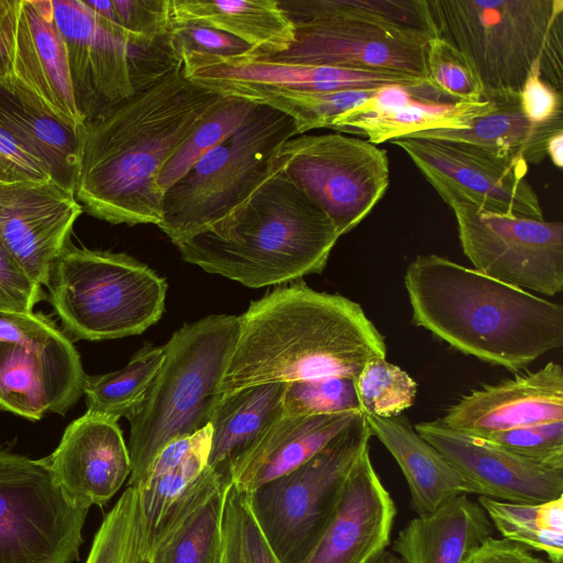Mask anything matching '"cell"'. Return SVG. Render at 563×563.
<instances>
[{
  "instance_id": "cell-1",
  "label": "cell",
  "mask_w": 563,
  "mask_h": 563,
  "mask_svg": "<svg viewBox=\"0 0 563 563\" xmlns=\"http://www.w3.org/2000/svg\"><path fill=\"white\" fill-rule=\"evenodd\" d=\"M224 97L188 80L183 64L104 115L80 136L75 196L111 224H158L157 176L181 142Z\"/></svg>"
},
{
  "instance_id": "cell-2",
  "label": "cell",
  "mask_w": 563,
  "mask_h": 563,
  "mask_svg": "<svg viewBox=\"0 0 563 563\" xmlns=\"http://www.w3.org/2000/svg\"><path fill=\"white\" fill-rule=\"evenodd\" d=\"M239 320L221 394L327 376L355 379L368 361L387 355L384 335L357 302L302 282L252 301Z\"/></svg>"
},
{
  "instance_id": "cell-3",
  "label": "cell",
  "mask_w": 563,
  "mask_h": 563,
  "mask_svg": "<svg viewBox=\"0 0 563 563\" xmlns=\"http://www.w3.org/2000/svg\"><path fill=\"white\" fill-rule=\"evenodd\" d=\"M412 322L455 350L518 372L563 345V307L446 257L418 255L404 276Z\"/></svg>"
},
{
  "instance_id": "cell-4",
  "label": "cell",
  "mask_w": 563,
  "mask_h": 563,
  "mask_svg": "<svg viewBox=\"0 0 563 563\" xmlns=\"http://www.w3.org/2000/svg\"><path fill=\"white\" fill-rule=\"evenodd\" d=\"M339 234L332 221L275 172L244 202L177 245L207 273L260 288L320 274Z\"/></svg>"
},
{
  "instance_id": "cell-5",
  "label": "cell",
  "mask_w": 563,
  "mask_h": 563,
  "mask_svg": "<svg viewBox=\"0 0 563 563\" xmlns=\"http://www.w3.org/2000/svg\"><path fill=\"white\" fill-rule=\"evenodd\" d=\"M439 36L474 65L484 95L519 92L533 68L562 91L563 0H427Z\"/></svg>"
},
{
  "instance_id": "cell-6",
  "label": "cell",
  "mask_w": 563,
  "mask_h": 563,
  "mask_svg": "<svg viewBox=\"0 0 563 563\" xmlns=\"http://www.w3.org/2000/svg\"><path fill=\"white\" fill-rule=\"evenodd\" d=\"M239 329V317L211 314L185 324L164 345L165 357L156 377L142 404L128 417L129 486L139 483L165 445L210 423Z\"/></svg>"
},
{
  "instance_id": "cell-7",
  "label": "cell",
  "mask_w": 563,
  "mask_h": 563,
  "mask_svg": "<svg viewBox=\"0 0 563 563\" xmlns=\"http://www.w3.org/2000/svg\"><path fill=\"white\" fill-rule=\"evenodd\" d=\"M46 286L64 328L81 340L140 334L165 310V279L125 253L66 246Z\"/></svg>"
},
{
  "instance_id": "cell-8",
  "label": "cell",
  "mask_w": 563,
  "mask_h": 563,
  "mask_svg": "<svg viewBox=\"0 0 563 563\" xmlns=\"http://www.w3.org/2000/svg\"><path fill=\"white\" fill-rule=\"evenodd\" d=\"M295 135L289 115L256 102L232 135L163 192L157 227L176 246L207 230L276 172V151Z\"/></svg>"
},
{
  "instance_id": "cell-9",
  "label": "cell",
  "mask_w": 563,
  "mask_h": 563,
  "mask_svg": "<svg viewBox=\"0 0 563 563\" xmlns=\"http://www.w3.org/2000/svg\"><path fill=\"white\" fill-rule=\"evenodd\" d=\"M77 110L85 123L148 88L183 62L170 32L146 36L93 12L84 0H52Z\"/></svg>"
},
{
  "instance_id": "cell-10",
  "label": "cell",
  "mask_w": 563,
  "mask_h": 563,
  "mask_svg": "<svg viewBox=\"0 0 563 563\" xmlns=\"http://www.w3.org/2000/svg\"><path fill=\"white\" fill-rule=\"evenodd\" d=\"M295 26L291 46L269 59L404 73L427 79L431 36L383 21L380 0H278Z\"/></svg>"
},
{
  "instance_id": "cell-11",
  "label": "cell",
  "mask_w": 563,
  "mask_h": 563,
  "mask_svg": "<svg viewBox=\"0 0 563 563\" xmlns=\"http://www.w3.org/2000/svg\"><path fill=\"white\" fill-rule=\"evenodd\" d=\"M371 437L361 411L311 459L249 493L256 521L282 563H302L312 551Z\"/></svg>"
},
{
  "instance_id": "cell-12",
  "label": "cell",
  "mask_w": 563,
  "mask_h": 563,
  "mask_svg": "<svg viewBox=\"0 0 563 563\" xmlns=\"http://www.w3.org/2000/svg\"><path fill=\"white\" fill-rule=\"evenodd\" d=\"M272 165L332 221L339 236L371 213L389 185L387 153L341 132L297 134L278 147Z\"/></svg>"
},
{
  "instance_id": "cell-13",
  "label": "cell",
  "mask_w": 563,
  "mask_h": 563,
  "mask_svg": "<svg viewBox=\"0 0 563 563\" xmlns=\"http://www.w3.org/2000/svg\"><path fill=\"white\" fill-rule=\"evenodd\" d=\"M88 510L74 508L44 459L0 449V563H71Z\"/></svg>"
},
{
  "instance_id": "cell-14",
  "label": "cell",
  "mask_w": 563,
  "mask_h": 563,
  "mask_svg": "<svg viewBox=\"0 0 563 563\" xmlns=\"http://www.w3.org/2000/svg\"><path fill=\"white\" fill-rule=\"evenodd\" d=\"M438 194L453 210L463 253L476 271L530 292L563 290L561 221L495 213L452 192Z\"/></svg>"
},
{
  "instance_id": "cell-15",
  "label": "cell",
  "mask_w": 563,
  "mask_h": 563,
  "mask_svg": "<svg viewBox=\"0 0 563 563\" xmlns=\"http://www.w3.org/2000/svg\"><path fill=\"white\" fill-rule=\"evenodd\" d=\"M0 87L64 125L82 130L52 0H0Z\"/></svg>"
},
{
  "instance_id": "cell-16",
  "label": "cell",
  "mask_w": 563,
  "mask_h": 563,
  "mask_svg": "<svg viewBox=\"0 0 563 563\" xmlns=\"http://www.w3.org/2000/svg\"><path fill=\"white\" fill-rule=\"evenodd\" d=\"M400 147L430 185L500 214L543 220L538 195L526 179L523 158L500 157L485 148L445 140L399 137Z\"/></svg>"
},
{
  "instance_id": "cell-17",
  "label": "cell",
  "mask_w": 563,
  "mask_h": 563,
  "mask_svg": "<svg viewBox=\"0 0 563 563\" xmlns=\"http://www.w3.org/2000/svg\"><path fill=\"white\" fill-rule=\"evenodd\" d=\"M185 77L222 97L254 102L284 92H323L379 89L387 86L421 87L427 79L390 70L351 69L269 59L184 54Z\"/></svg>"
},
{
  "instance_id": "cell-18",
  "label": "cell",
  "mask_w": 563,
  "mask_h": 563,
  "mask_svg": "<svg viewBox=\"0 0 563 563\" xmlns=\"http://www.w3.org/2000/svg\"><path fill=\"white\" fill-rule=\"evenodd\" d=\"M413 428L460 474L467 494L518 504H541L563 496V466L515 455L452 430L440 419Z\"/></svg>"
},
{
  "instance_id": "cell-19",
  "label": "cell",
  "mask_w": 563,
  "mask_h": 563,
  "mask_svg": "<svg viewBox=\"0 0 563 563\" xmlns=\"http://www.w3.org/2000/svg\"><path fill=\"white\" fill-rule=\"evenodd\" d=\"M84 209L53 179L0 183V240L27 276L47 285Z\"/></svg>"
},
{
  "instance_id": "cell-20",
  "label": "cell",
  "mask_w": 563,
  "mask_h": 563,
  "mask_svg": "<svg viewBox=\"0 0 563 563\" xmlns=\"http://www.w3.org/2000/svg\"><path fill=\"white\" fill-rule=\"evenodd\" d=\"M44 461L68 504L85 510L106 505L132 471L118 421L88 412L66 428Z\"/></svg>"
},
{
  "instance_id": "cell-21",
  "label": "cell",
  "mask_w": 563,
  "mask_h": 563,
  "mask_svg": "<svg viewBox=\"0 0 563 563\" xmlns=\"http://www.w3.org/2000/svg\"><path fill=\"white\" fill-rule=\"evenodd\" d=\"M440 421L472 438L563 421V368L549 362L537 371L482 385L450 406Z\"/></svg>"
},
{
  "instance_id": "cell-22",
  "label": "cell",
  "mask_w": 563,
  "mask_h": 563,
  "mask_svg": "<svg viewBox=\"0 0 563 563\" xmlns=\"http://www.w3.org/2000/svg\"><path fill=\"white\" fill-rule=\"evenodd\" d=\"M397 508L375 471L369 449L356 461L336 507L302 563H371L390 542Z\"/></svg>"
},
{
  "instance_id": "cell-23",
  "label": "cell",
  "mask_w": 563,
  "mask_h": 563,
  "mask_svg": "<svg viewBox=\"0 0 563 563\" xmlns=\"http://www.w3.org/2000/svg\"><path fill=\"white\" fill-rule=\"evenodd\" d=\"M484 97L476 102L455 101L430 84L387 86L336 117L330 129L362 134L375 145L418 132L468 129L475 119L494 108V100Z\"/></svg>"
},
{
  "instance_id": "cell-24",
  "label": "cell",
  "mask_w": 563,
  "mask_h": 563,
  "mask_svg": "<svg viewBox=\"0 0 563 563\" xmlns=\"http://www.w3.org/2000/svg\"><path fill=\"white\" fill-rule=\"evenodd\" d=\"M80 356L73 343L40 349L0 341V406L31 420L65 413L84 393Z\"/></svg>"
},
{
  "instance_id": "cell-25",
  "label": "cell",
  "mask_w": 563,
  "mask_h": 563,
  "mask_svg": "<svg viewBox=\"0 0 563 563\" xmlns=\"http://www.w3.org/2000/svg\"><path fill=\"white\" fill-rule=\"evenodd\" d=\"M230 483L207 467L194 493L164 516L147 547L148 563H220Z\"/></svg>"
},
{
  "instance_id": "cell-26",
  "label": "cell",
  "mask_w": 563,
  "mask_h": 563,
  "mask_svg": "<svg viewBox=\"0 0 563 563\" xmlns=\"http://www.w3.org/2000/svg\"><path fill=\"white\" fill-rule=\"evenodd\" d=\"M361 411L286 416L232 470L231 483L247 493L277 478L321 451Z\"/></svg>"
},
{
  "instance_id": "cell-27",
  "label": "cell",
  "mask_w": 563,
  "mask_h": 563,
  "mask_svg": "<svg viewBox=\"0 0 563 563\" xmlns=\"http://www.w3.org/2000/svg\"><path fill=\"white\" fill-rule=\"evenodd\" d=\"M493 529L483 507L461 494L411 519L398 532L393 550L402 563H462Z\"/></svg>"
},
{
  "instance_id": "cell-28",
  "label": "cell",
  "mask_w": 563,
  "mask_h": 563,
  "mask_svg": "<svg viewBox=\"0 0 563 563\" xmlns=\"http://www.w3.org/2000/svg\"><path fill=\"white\" fill-rule=\"evenodd\" d=\"M287 384H260L221 394L210 419L209 468L231 481L234 466L282 418Z\"/></svg>"
},
{
  "instance_id": "cell-29",
  "label": "cell",
  "mask_w": 563,
  "mask_h": 563,
  "mask_svg": "<svg viewBox=\"0 0 563 563\" xmlns=\"http://www.w3.org/2000/svg\"><path fill=\"white\" fill-rule=\"evenodd\" d=\"M170 21L192 22L224 32L251 48L250 58L286 52L295 26L278 0H170Z\"/></svg>"
},
{
  "instance_id": "cell-30",
  "label": "cell",
  "mask_w": 563,
  "mask_h": 563,
  "mask_svg": "<svg viewBox=\"0 0 563 563\" xmlns=\"http://www.w3.org/2000/svg\"><path fill=\"white\" fill-rule=\"evenodd\" d=\"M372 432L393 455L408 484L417 515L434 510L445 500L466 494L464 481L445 457L412 427L405 416H366Z\"/></svg>"
},
{
  "instance_id": "cell-31",
  "label": "cell",
  "mask_w": 563,
  "mask_h": 563,
  "mask_svg": "<svg viewBox=\"0 0 563 563\" xmlns=\"http://www.w3.org/2000/svg\"><path fill=\"white\" fill-rule=\"evenodd\" d=\"M211 432L209 423L191 435L169 442L132 486L139 493L146 550L166 512L192 492L207 468Z\"/></svg>"
},
{
  "instance_id": "cell-32",
  "label": "cell",
  "mask_w": 563,
  "mask_h": 563,
  "mask_svg": "<svg viewBox=\"0 0 563 563\" xmlns=\"http://www.w3.org/2000/svg\"><path fill=\"white\" fill-rule=\"evenodd\" d=\"M494 100V108L475 119L468 129L432 130L407 137L434 139L475 145L509 158H523L538 164L547 157V143L563 123L538 124L529 120L521 108L519 92L484 95Z\"/></svg>"
},
{
  "instance_id": "cell-33",
  "label": "cell",
  "mask_w": 563,
  "mask_h": 563,
  "mask_svg": "<svg viewBox=\"0 0 563 563\" xmlns=\"http://www.w3.org/2000/svg\"><path fill=\"white\" fill-rule=\"evenodd\" d=\"M0 126L45 167L54 181L75 194L81 131L23 103L1 87Z\"/></svg>"
},
{
  "instance_id": "cell-34",
  "label": "cell",
  "mask_w": 563,
  "mask_h": 563,
  "mask_svg": "<svg viewBox=\"0 0 563 563\" xmlns=\"http://www.w3.org/2000/svg\"><path fill=\"white\" fill-rule=\"evenodd\" d=\"M165 357L164 346L144 345L121 369L87 376L82 390L90 415L118 421L142 404Z\"/></svg>"
},
{
  "instance_id": "cell-35",
  "label": "cell",
  "mask_w": 563,
  "mask_h": 563,
  "mask_svg": "<svg viewBox=\"0 0 563 563\" xmlns=\"http://www.w3.org/2000/svg\"><path fill=\"white\" fill-rule=\"evenodd\" d=\"M503 538L541 551L551 563H563V496L541 504H518L479 497Z\"/></svg>"
},
{
  "instance_id": "cell-36",
  "label": "cell",
  "mask_w": 563,
  "mask_h": 563,
  "mask_svg": "<svg viewBox=\"0 0 563 563\" xmlns=\"http://www.w3.org/2000/svg\"><path fill=\"white\" fill-rule=\"evenodd\" d=\"M256 102L224 97L181 142L163 165L156 187L159 192L169 188L191 169L207 153L232 135L243 123Z\"/></svg>"
},
{
  "instance_id": "cell-37",
  "label": "cell",
  "mask_w": 563,
  "mask_h": 563,
  "mask_svg": "<svg viewBox=\"0 0 563 563\" xmlns=\"http://www.w3.org/2000/svg\"><path fill=\"white\" fill-rule=\"evenodd\" d=\"M145 558L139 493L128 486L99 527L86 563H142Z\"/></svg>"
},
{
  "instance_id": "cell-38",
  "label": "cell",
  "mask_w": 563,
  "mask_h": 563,
  "mask_svg": "<svg viewBox=\"0 0 563 563\" xmlns=\"http://www.w3.org/2000/svg\"><path fill=\"white\" fill-rule=\"evenodd\" d=\"M220 563H282L256 521L249 493L232 483L224 498Z\"/></svg>"
},
{
  "instance_id": "cell-39",
  "label": "cell",
  "mask_w": 563,
  "mask_h": 563,
  "mask_svg": "<svg viewBox=\"0 0 563 563\" xmlns=\"http://www.w3.org/2000/svg\"><path fill=\"white\" fill-rule=\"evenodd\" d=\"M361 411L366 416L391 418L416 400L417 383L386 358L368 361L354 379Z\"/></svg>"
},
{
  "instance_id": "cell-40",
  "label": "cell",
  "mask_w": 563,
  "mask_h": 563,
  "mask_svg": "<svg viewBox=\"0 0 563 563\" xmlns=\"http://www.w3.org/2000/svg\"><path fill=\"white\" fill-rule=\"evenodd\" d=\"M377 90L284 92L266 97L258 103L289 115L295 122L297 134H303L317 129H330L336 117L362 104Z\"/></svg>"
},
{
  "instance_id": "cell-41",
  "label": "cell",
  "mask_w": 563,
  "mask_h": 563,
  "mask_svg": "<svg viewBox=\"0 0 563 563\" xmlns=\"http://www.w3.org/2000/svg\"><path fill=\"white\" fill-rule=\"evenodd\" d=\"M426 65L427 81L450 99L476 102L485 98L484 86L470 58L444 37L429 41Z\"/></svg>"
},
{
  "instance_id": "cell-42",
  "label": "cell",
  "mask_w": 563,
  "mask_h": 563,
  "mask_svg": "<svg viewBox=\"0 0 563 563\" xmlns=\"http://www.w3.org/2000/svg\"><path fill=\"white\" fill-rule=\"evenodd\" d=\"M361 411L354 378L327 376L287 384L284 396L286 416Z\"/></svg>"
},
{
  "instance_id": "cell-43",
  "label": "cell",
  "mask_w": 563,
  "mask_h": 563,
  "mask_svg": "<svg viewBox=\"0 0 563 563\" xmlns=\"http://www.w3.org/2000/svg\"><path fill=\"white\" fill-rule=\"evenodd\" d=\"M476 439L531 461L563 466V421L515 428Z\"/></svg>"
},
{
  "instance_id": "cell-44",
  "label": "cell",
  "mask_w": 563,
  "mask_h": 563,
  "mask_svg": "<svg viewBox=\"0 0 563 563\" xmlns=\"http://www.w3.org/2000/svg\"><path fill=\"white\" fill-rule=\"evenodd\" d=\"M170 38L180 58L184 54L251 57V48L241 40L198 23L172 24Z\"/></svg>"
},
{
  "instance_id": "cell-45",
  "label": "cell",
  "mask_w": 563,
  "mask_h": 563,
  "mask_svg": "<svg viewBox=\"0 0 563 563\" xmlns=\"http://www.w3.org/2000/svg\"><path fill=\"white\" fill-rule=\"evenodd\" d=\"M0 341L40 349L60 346L70 342L45 316L3 310H0Z\"/></svg>"
},
{
  "instance_id": "cell-46",
  "label": "cell",
  "mask_w": 563,
  "mask_h": 563,
  "mask_svg": "<svg viewBox=\"0 0 563 563\" xmlns=\"http://www.w3.org/2000/svg\"><path fill=\"white\" fill-rule=\"evenodd\" d=\"M113 23L129 32L161 36L172 30L170 0H111Z\"/></svg>"
},
{
  "instance_id": "cell-47",
  "label": "cell",
  "mask_w": 563,
  "mask_h": 563,
  "mask_svg": "<svg viewBox=\"0 0 563 563\" xmlns=\"http://www.w3.org/2000/svg\"><path fill=\"white\" fill-rule=\"evenodd\" d=\"M42 298L33 282L0 240V310L29 313Z\"/></svg>"
},
{
  "instance_id": "cell-48",
  "label": "cell",
  "mask_w": 563,
  "mask_h": 563,
  "mask_svg": "<svg viewBox=\"0 0 563 563\" xmlns=\"http://www.w3.org/2000/svg\"><path fill=\"white\" fill-rule=\"evenodd\" d=\"M519 96L522 111L532 122L563 123L562 91L542 79L539 66L529 74Z\"/></svg>"
},
{
  "instance_id": "cell-49",
  "label": "cell",
  "mask_w": 563,
  "mask_h": 563,
  "mask_svg": "<svg viewBox=\"0 0 563 563\" xmlns=\"http://www.w3.org/2000/svg\"><path fill=\"white\" fill-rule=\"evenodd\" d=\"M52 179L45 167L0 126V183Z\"/></svg>"
},
{
  "instance_id": "cell-50",
  "label": "cell",
  "mask_w": 563,
  "mask_h": 563,
  "mask_svg": "<svg viewBox=\"0 0 563 563\" xmlns=\"http://www.w3.org/2000/svg\"><path fill=\"white\" fill-rule=\"evenodd\" d=\"M462 563H548L527 548L505 538L488 537L472 549Z\"/></svg>"
},
{
  "instance_id": "cell-51",
  "label": "cell",
  "mask_w": 563,
  "mask_h": 563,
  "mask_svg": "<svg viewBox=\"0 0 563 563\" xmlns=\"http://www.w3.org/2000/svg\"><path fill=\"white\" fill-rule=\"evenodd\" d=\"M547 157H550L554 166L563 167V131L552 135L547 143Z\"/></svg>"
},
{
  "instance_id": "cell-52",
  "label": "cell",
  "mask_w": 563,
  "mask_h": 563,
  "mask_svg": "<svg viewBox=\"0 0 563 563\" xmlns=\"http://www.w3.org/2000/svg\"><path fill=\"white\" fill-rule=\"evenodd\" d=\"M371 563H402V561L393 552L384 551Z\"/></svg>"
},
{
  "instance_id": "cell-53",
  "label": "cell",
  "mask_w": 563,
  "mask_h": 563,
  "mask_svg": "<svg viewBox=\"0 0 563 563\" xmlns=\"http://www.w3.org/2000/svg\"><path fill=\"white\" fill-rule=\"evenodd\" d=\"M142 563H148V558H145Z\"/></svg>"
}]
</instances>
